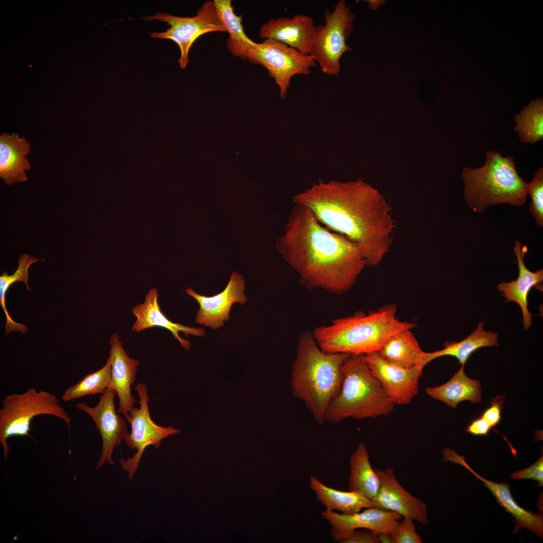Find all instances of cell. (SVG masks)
Wrapping results in <instances>:
<instances>
[{"mask_svg": "<svg viewBox=\"0 0 543 543\" xmlns=\"http://www.w3.org/2000/svg\"><path fill=\"white\" fill-rule=\"evenodd\" d=\"M293 201L307 207L322 225L357 244L368 265H378L389 251L395 228L392 207L363 180L320 179Z\"/></svg>", "mask_w": 543, "mask_h": 543, "instance_id": "obj_1", "label": "cell"}, {"mask_svg": "<svg viewBox=\"0 0 543 543\" xmlns=\"http://www.w3.org/2000/svg\"><path fill=\"white\" fill-rule=\"evenodd\" d=\"M276 247L309 289L343 293L368 265L357 244L322 225L300 204L292 208Z\"/></svg>", "mask_w": 543, "mask_h": 543, "instance_id": "obj_2", "label": "cell"}, {"mask_svg": "<svg viewBox=\"0 0 543 543\" xmlns=\"http://www.w3.org/2000/svg\"><path fill=\"white\" fill-rule=\"evenodd\" d=\"M350 355L323 351L312 333L305 332L299 338L291 369L292 393L320 425L325 422L326 408L339 391L343 365Z\"/></svg>", "mask_w": 543, "mask_h": 543, "instance_id": "obj_3", "label": "cell"}, {"mask_svg": "<svg viewBox=\"0 0 543 543\" xmlns=\"http://www.w3.org/2000/svg\"><path fill=\"white\" fill-rule=\"evenodd\" d=\"M396 313L395 304H387L368 314L357 312L335 319L329 325L315 328L312 334L325 352L366 354L378 351L396 333L416 326L399 320Z\"/></svg>", "mask_w": 543, "mask_h": 543, "instance_id": "obj_4", "label": "cell"}, {"mask_svg": "<svg viewBox=\"0 0 543 543\" xmlns=\"http://www.w3.org/2000/svg\"><path fill=\"white\" fill-rule=\"evenodd\" d=\"M394 406L365 361L364 354H352L343 365L341 385L327 406L325 421L335 424L348 418L388 416Z\"/></svg>", "mask_w": 543, "mask_h": 543, "instance_id": "obj_5", "label": "cell"}, {"mask_svg": "<svg viewBox=\"0 0 543 543\" xmlns=\"http://www.w3.org/2000/svg\"><path fill=\"white\" fill-rule=\"evenodd\" d=\"M462 175L464 199L476 213L495 205L518 207L526 203L527 183L518 174L510 155L503 157L497 151H487L483 165L465 167Z\"/></svg>", "mask_w": 543, "mask_h": 543, "instance_id": "obj_6", "label": "cell"}, {"mask_svg": "<svg viewBox=\"0 0 543 543\" xmlns=\"http://www.w3.org/2000/svg\"><path fill=\"white\" fill-rule=\"evenodd\" d=\"M0 409V442L6 460L10 450L8 439L13 436H29L34 417L50 415L63 420L70 427L71 418L56 395L48 391L29 388L22 394L6 396Z\"/></svg>", "mask_w": 543, "mask_h": 543, "instance_id": "obj_7", "label": "cell"}, {"mask_svg": "<svg viewBox=\"0 0 543 543\" xmlns=\"http://www.w3.org/2000/svg\"><path fill=\"white\" fill-rule=\"evenodd\" d=\"M354 18L345 2L340 0L332 12L325 10V24L316 27L310 55L323 73L338 75L341 56L352 50L346 41L353 30Z\"/></svg>", "mask_w": 543, "mask_h": 543, "instance_id": "obj_8", "label": "cell"}, {"mask_svg": "<svg viewBox=\"0 0 543 543\" xmlns=\"http://www.w3.org/2000/svg\"><path fill=\"white\" fill-rule=\"evenodd\" d=\"M249 62L264 67L280 88L284 99L292 78L297 74L309 75L316 65L313 57L305 55L287 45L272 39H264L250 47L246 54Z\"/></svg>", "mask_w": 543, "mask_h": 543, "instance_id": "obj_9", "label": "cell"}, {"mask_svg": "<svg viewBox=\"0 0 543 543\" xmlns=\"http://www.w3.org/2000/svg\"><path fill=\"white\" fill-rule=\"evenodd\" d=\"M142 19L158 20L168 24L170 27L166 31L152 32L150 35L152 38L169 39L177 44L180 51L178 61L183 69L187 67L189 62L191 47L199 37L209 32H225L213 1L205 2L194 17H182L160 13Z\"/></svg>", "mask_w": 543, "mask_h": 543, "instance_id": "obj_10", "label": "cell"}, {"mask_svg": "<svg viewBox=\"0 0 543 543\" xmlns=\"http://www.w3.org/2000/svg\"><path fill=\"white\" fill-rule=\"evenodd\" d=\"M135 390L140 399L139 407H134L129 413L124 414L131 427L130 433L126 434L124 440L127 446L136 450L137 452L126 461L123 459L119 460L122 469L128 472L130 480L133 479L146 447L153 445L158 448L162 439L180 432L179 429H174L171 426H160L152 421L148 408V390L144 384H137Z\"/></svg>", "mask_w": 543, "mask_h": 543, "instance_id": "obj_11", "label": "cell"}, {"mask_svg": "<svg viewBox=\"0 0 543 543\" xmlns=\"http://www.w3.org/2000/svg\"><path fill=\"white\" fill-rule=\"evenodd\" d=\"M364 358L395 405L408 404L417 395L423 367L403 368L387 361L377 351L364 354Z\"/></svg>", "mask_w": 543, "mask_h": 543, "instance_id": "obj_12", "label": "cell"}, {"mask_svg": "<svg viewBox=\"0 0 543 543\" xmlns=\"http://www.w3.org/2000/svg\"><path fill=\"white\" fill-rule=\"evenodd\" d=\"M116 395L113 389L108 387L100 397L96 406L90 407L84 402L75 404L77 409L86 413L92 418L102 437V453L95 467L97 470L100 469L106 462L111 465L114 464L112 459L114 449L121 443L128 433L126 423L115 410L114 398Z\"/></svg>", "mask_w": 543, "mask_h": 543, "instance_id": "obj_13", "label": "cell"}, {"mask_svg": "<svg viewBox=\"0 0 543 543\" xmlns=\"http://www.w3.org/2000/svg\"><path fill=\"white\" fill-rule=\"evenodd\" d=\"M322 517L331 526L333 539L342 542L357 529H367L375 533L389 534L399 524L402 516L378 507L366 508L351 514H340L326 509Z\"/></svg>", "mask_w": 543, "mask_h": 543, "instance_id": "obj_14", "label": "cell"}, {"mask_svg": "<svg viewBox=\"0 0 543 543\" xmlns=\"http://www.w3.org/2000/svg\"><path fill=\"white\" fill-rule=\"evenodd\" d=\"M245 281L236 272L231 275L225 289L215 295L207 297L187 288L186 293L199 303L196 323L214 330L224 326V322L230 319L231 308L234 303L244 304L247 298L244 293Z\"/></svg>", "mask_w": 543, "mask_h": 543, "instance_id": "obj_15", "label": "cell"}, {"mask_svg": "<svg viewBox=\"0 0 543 543\" xmlns=\"http://www.w3.org/2000/svg\"><path fill=\"white\" fill-rule=\"evenodd\" d=\"M380 479V487L372 500L377 507L397 513L423 525L428 524L426 504L402 487L393 468L375 469Z\"/></svg>", "mask_w": 543, "mask_h": 543, "instance_id": "obj_16", "label": "cell"}, {"mask_svg": "<svg viewBox=\"0 0 543 543\" xmlns=\"http://www.w3.org/2000/svg\"><path fill=\"white\" fill-rule=\"evenodd\" d=\"M443 460L450 461L464 467L484 484L495 497L498 504L513 517L515 524L513 533L526 528L539 537L543 535L542 513H533L520 506L511 495L509 485L506 483H497L487 480L479 475L467 463L464 456L454 450L445 448L442 451Z\"/></svg>", "mask_w": 543, "mask_h": 543, "instance_id": "obj_17", "label": "cell"}, {"mask_svg": "<svg viewBox=\"0 0 543 543\" xmlns=\"http://www.w3.org/2000/svg\"><path fill=\"white\" fill-rule=\"evenodd\" d=\"M316 27L312 18L301 14L282 17L264 23L259 36L283 43L305 55H310Z\"/></svg>", "mask_w": 543, "mask_h": 543, "instance_id": "obj_18", "label": "cell"}, {"mask_svg": "<svg viewBox=\"0 0 543 543\" xmlns=\"http://www.w3.org/2000/svg\"><path fill=\"white\" fill-rule=\"evenodd\" d=\"M109 345L111 374L109 387L118 396L119 405L117 411L125 414L129 413L136 402L131 394V386L136 381L139 361L128 355L118 334L112 335Z\"/></svg>", "mask_w": 543, "mask_h": 543, "instance_id": "obj_19", "label": "cell"}, {"mask_svg": "<svg viewBox=\"0 0 543 543\" xmlns=\"http://www.w3.org/2000/svg\"><path fill=\"white\" fill-rule=\"evenodd\" d=\"M158 298L157 290L155 288L151 289L146 294L143 302L132 308L131 312L136 320L132 326V331L139 332L155 327L165 328L179 342L180 346L189 350L190 342L182 338L179 332H183L186 337L190 335L202 337L205 335V331L202 328L188 326L170 320L162 312Z\"/></svg>", "mask_w": 543, "mask_h": 543, "instance_id": "obj_20", "label": "cell"}, {"mask_svg": "<svg viewBox=\"0 0 543 543\" xmlns=\"http://www.w3.org/2000/svg\"><path fill=\"white\" fill-rule=\"evenodd\" d=\"M514 252L516 256L519 273L517 279L510 282H502L497 286L498 290L506 298L505 303L515 302L520 306L523 315L524 329L528 330L532 323L531 314L528 309V295L532 288H541L543 281V269L533 272L524 264V254L527 251L526 246H522L518 240L515 241Z\"/></svg>", "mask_w": 543, "mask_h": 543, "instance_id": "obj_21", "label": "cell"}, {"mask_svg": "<svg viewBox=\"0 0 543 543\" xmlns=\"http://www.w3.org/2000/svg\"><path fill=\"white\" fill-rule=\"evenodd\" d=\"M31 151V144L24 137L13 132H4L0 136V177L5 184H14L28 180L25 171L31 168L26 156Z\"/></svg>", "mask_w": 543, "mask_h": 543, "instance_id": "obj_22", "label": "cell"}, {"mask_svg": "<svg viewBox=\"0 0 543 543\" xmlns=\"http://www.w3.org/2000/svg\"><path fill=\"white\" fill-rule=\"evenodd\" d=\"M464 368L462 366L447 382L442 385L426 387V394L453 408H456L459 403L463 401L468 400L475 404L480 403L482 401L481 383L478 380L469 378L465 374Z\"/></svg>", "mask_w": 543, "mask_h": 543, "instance_id": "obj_23", "label": "cell"}, {"mask_svg": "<svg viewBox=\"0 0 543 543\" xmlns=\"http://www.w3.org/2000/svg\"><path fill=\"white\" fill-rule=\"evenodd\" d=\"M411 329L392 335L377 351L387 361L405 368L424 367L426 352L422 350Z\"/></svg>", "mask_w": 543, "mask_h": 543, "instance_id": "obj_24", "label": "cell"}, {"mask_svg": "<svg viewBox=\"0 0 543 543\" xmlns=\"http://www.w3.org/2000/svg\"><path fill=\"white\" fill-rule=\"evenodd\" d=\"M310 487L315 493L316 499L326 509L351 514L360 512L362 509L377 507L371 499L364 495L354 491H342L329 487L314 476L310 478Z\"/></svg>", "mask_w": 543, "mask_h": 543, "instance_id": "obj_25", "label": "cell"}, {"mask_svg": "<svg viewBox=\"0 0 543 543\" xmlns=\"http://www.w3.org/2000/svg\"><path fill=\"white\" fill-rule=\"evenodd\" d=\"M483 322H480L476 329L468 337L459 342H446L444 348L436 351L425 353L424 365L425 366L432 360L443 356H451L458 359L462 366H465L470 355L483 347H497L498 334L483 330Z\"/></svg>", "mask_w": 543, "mask_h": 543, "instance_id": "obj_26", "label": "cell"}, {"mask_svg": "<svg viewBox=\"0 0 543 543\" xmlns=\"http://www.w3.org/2000/svg\"><path fill=\"white\" fill-rule=\"evenodd\" d=\"M349 491L360 493L372 500L377 494L380 479L370 463L365 445L360 443L349 459Z\"/></svg>", "mask_w": 543, "mask_h": 543, "instance_id": "obj_27", "label": "cell"}, {"mask_svg": "<svg viewBox=\"0 0 543 543\" xmlns=\"http://www.w3.org/2000/svg\"><path fill=\"white\" fill-rule=\"evenodd\" d=\"M216 9L225 32L229 34L226 46L233 55L246 59L248 49L255 42L245 34L242 24V18L237 16L230 0H214Z\"/></svg>", "mask_w": 543, "mask_h": 543, "instance_id": "obj_28", "label": "cell"}, {"mask_svg": "<svg viewBox=\"0 0 543 543\" xmlns=\"http://www.w3.org/2000/svg\"><path fill=\"white\" fill-rule=\"evenodd\" d=\"M40 260L25 253L20 256L18 260V266L15 272L12 275L4 272L0 276V305L6 317L5 324V333L9 334L12 331L19 332L24 334L27 331V327L20 323L15 322L11 317L6 307V295L10 287L16 282H23L26 285V289L31 291L28 284L29 279L28 269L34 263Z\"/></svg>", "mask_w": 543, "mask_h": 543, "instance_id": "obj_29", "label": "cell"}, {"mask_svg": "<svg viewBox=\"0 0 543 543\" xmlns=\"http://www.w3.org/2000/svg\"><path fill=\"white\" fill-rule=\"evenodd\" d=\"M514 130L524 143L533 144L543 138V99L532 100L514 117Z\"/></svg>", "mask_w": 543, "mask_h": 543, "instance_id": "obj_30", "label": "cell"}, {"mask_svg": "<svg viewBox=\"0 0 543 543\" xmlns=\"http://www.w3.org/2000/svg\"><path fill=\"white\" fill-rule=\"evenodd\" d=\"M111 374L109 358L100 370L85 376L75 385L67 388L62 395V399L70 401L87 395L103 394L109 387Z\"/></svg>", "mask_w": 543, "mask_h": 543, "instance_id": "obj_31", "label": "cell"}, {"mask_svg": "<svg viewBox=\"0 0 543 543\" xmlns=\"http://www.w3.org/2000/svg\"><path fill=\"white\" fill-rule=\"evenodd\" d=\"M527 193L531 198L529 210L536 225L543 227V168L540 167L532 179L527 183Z\"/></svg>", "mask_w": 543, "mask_h": 543, "instance_id": "obj_32", "label": "cell"}, {"mask_svg": "<svg viewBox=\"0 0 543 543\" xmlns=\"http://www.w3.org/2000/svg\"><path fill=\"white\" fill-rule=\"evenodd\" d=\"M391 542L421 543L422 538L416 532L414 520L403 517L398 526L389 534Z\"/></svg>", "mask_w": 543, "mask_h": 543, "instance_id": "obj_33", "label": "cell"}, {"mask_svg": "<svg viewBox=\"0 0 543 543\" xmlns=\"http://www.w3.org/2000/svg\"><path fill=\"white\" fill-rule=\"evenodd\" d=\"M505 396L498 395L492 398L490 406L481 415L492 428L497 425L501 420V412L503 409Z\"/></svg>", "mask_w": 543, "mask_h": 543, "instance_id": "obj_34", "label": "cell"}, {"mask_svg": "<svg viewBox=\"0 0 543 543\" xmlns=\"http://www.w3.org/2000/svg\"><path fill=\"white\" fill-rule=\"evenodd\" d=\"M513 479H531L538 482V487L543 486V455L533 464L511 475Z\"/></svg>", "mask_w": 543, "mask_h": 543, "instance_id": "obj_35", "label": "cell"}, {"mask_svg": "<svg viewBox=\"0 0 543 543\" xmlns=\"http://www.w3.org/2000/svg\"><path fill=\"white\" fill-rule=\"evenodd\" d=\"M379 534L367 529L354 530L341 543H379Z\"/></svg>", "mask_w": 543, "mask_h": 543, "instance_id": "obj_36", "label": "cell"}, {"mask_svg": "<svg viewBox=\"0 0 543 543\" xmlns=\"http://www.w3.org/2000/svg\"><path fill=\"white\" fill-rule=\"evenodd\" d=\"M491 429L489 424L480 416L469 424L465 431L474 435L484 436L487 435Z\"/></svg>", "mask_w": 543, "mask_h": 543, "instance_id": "obj_37", "label": "cell"}, {"mask_svg": "<svg viewBox=\"0 0 543 543\" xmlns=\"http://www.w3.org/2000/svg\"><path fill=\"white\" fill-rule=\"evenodd\" d=\"M369 8L375 10L383 4V1H368Z\"/></svg>", "mask_w": 543, "mask_h": 543, "instance_id": "obj_38", "label": "cell"}]
</instances>
